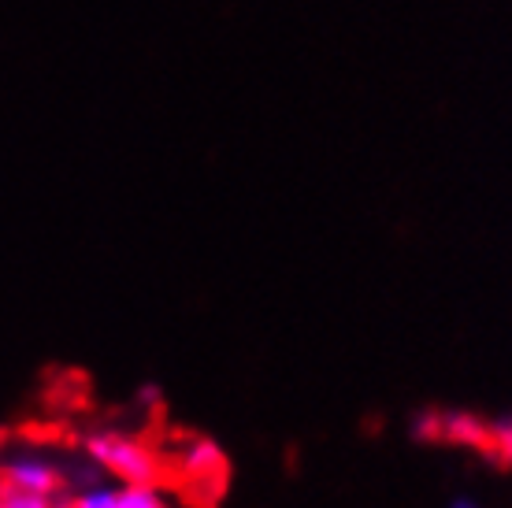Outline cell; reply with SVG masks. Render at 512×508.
Instances as JSON below:
<instances>
[{"mask_svg": "<svg viewBox=\"0 0 512 508\" xmlns=\"http://www.w3.org/2000/svg\"><path fill=\"white\" fill-rule=\"evenodd\" d=\"M490 449H498L501 457L512 464V416L509 420H498V423H490V438H487Z\"/></svg>", "mask_w": 512, "mask_h": 508, "instance_id": "obj_6", "label": "cell"}, {"mask_svg": "<svg viewBox=\"0 0 512 508\" xmlns=\"http://www.w3.org/2000/svg\"><path fill=\"white\" fill-rule=\"evenodd\" d=\"M179 471L190 475V479H216V475H223V453H219V445L208 442V438H190L179 453Z\"/></svg>", "mask_w": 512, "mask_h": 508, "instance_id": "obj_3", "label": "cell"}, {"mask_svg": "<svg viewBox=\"0 0 512 508\" xmlns=\"http://www.w3.org/2000/svg\"><path fill=\"white\" fill-rule=\"evenodd\" d=\"M112 508H175V501L160 490V483L153 486H123L116 490V505Z\"/></svg>", "mask_w": 512, "mask_h": 508, "instance_id": "obj_4", "label": "cell"}, {"mask_svg": "<svg viewBox=\"0 0 512 508\" xmlns=\"http://www.w3.org/2000/svg\"><path fill=\"white\" fill-rule=\"evenodd\" d=\"M86 457H90L93 468H101L112 483H123V486H153L160 483V457H156V449L149 442H141L134 434L127 431H93L86 434Z\"/></svg>", "mask_w": 512, "mask_h": 508, "instance_id": "obj_1", "label": "cell"}, {"mask_svg": "<svg viewBox=\"0 0 512 508\" xmlns=\"http://www.w3.org/2000/svg\"><path fill=\"white\" fill-rule=\"evenodd\" d=\"M67 475L56 460L41 457V453H19L0 464V486L4 490H19V494L34 497H60Z\"/></svg>", "mask_w": 512, "mask_h": 508, "instance_id": "obj_2", "label": "cell"}, {"mask_svg": "<svg viewBox=\"0 0 512 508\" xmlns=\"http://www.w3.org/2000/svg\"><path fill=\"white\" fill-rule=\"evenodd\" d=\"M0 508H64L56 497H34V494H19V490H4L0 486Z\"/></svg>", "mask_w": 512, "mask_h": 508, "instance_id": "obj_5", "label": "cell"}, {"mask_svg": "<svg viewBox=\"0 0 512 508\" xmlns=\"http://www.w3.org/2000/svg\"><path fill=\"white\" fill-rule=\"evenodd\" d=\"M446 508H483V505H479V501H475V497L461 494V497H453V501H449Z\"/></svg>", "mask_w": 512, "mask_h": 508, "instance_id": "obj_7", "label": "cell"}]
</instances>
